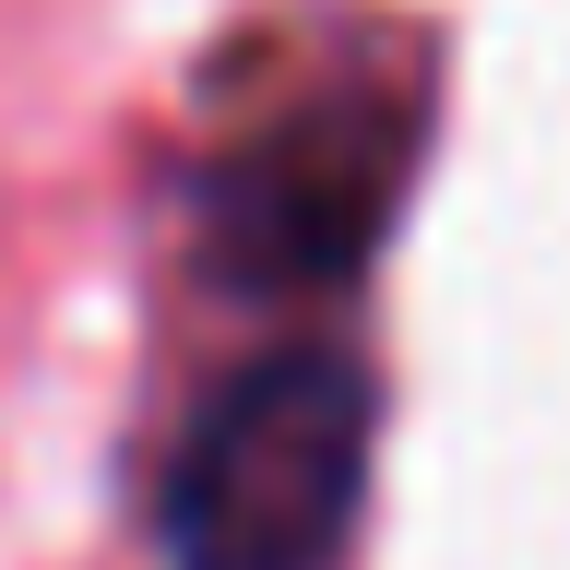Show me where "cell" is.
<instances>
[{"label": "cell", "mask_w": 570, "mask_h": 570, "mask_svg": "<svg viewBox=\"0 0 570 570\" xmlns=\"http://www.w3.org/2000/svg\"><path fill=\"white\" fill-rule=\"evenodd\" d=\"M368 440L381 392L333 333L226 368L167 452V570H345Z\"/></svg>", "instance_id": "obj_1"}, {"label": "cell", "mask_w": 570, "mask_h": 570, "mask_svg": "<svg viewBox=\"0 0 570 570\" xmlns=\"http://www.w3.org/2000/svg\"><path fill=\"white\" fill-rule=\"evenodd\" d=\"M404 155H416V107L381 96V83H333V96H297L274 119H249L226 155L203 167V249L214 274L238 285H345L392 226V190H404Z\"/></svg>", "instance_id": "obj_2"}]
</instances>
